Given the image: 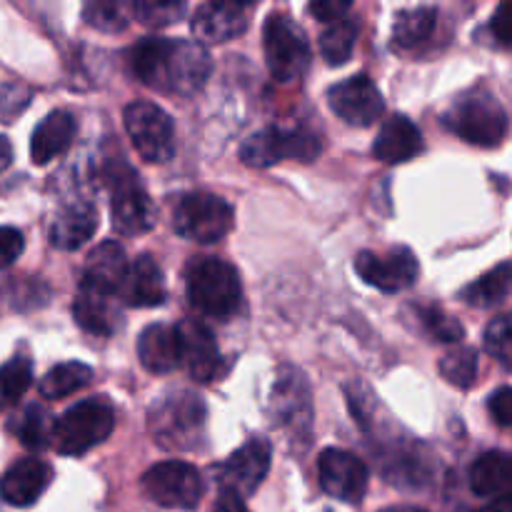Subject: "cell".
Segmentation results:
<instances>
[{
	"label": "cell",
	"mask_w": 512,
	"mask_h": 512,
	"mask_svg": "<svg viewBox=\"0 0 512 512\" xmlns=\"http://www.w3.org/2000/svg\"><path fill=\"white\" fill-rule=\"evenodd\" d=\"M135 78L163 93L193 95L210 75V55L198 40L143 38L128 53Z\"/></svg>",
	"instance_id": "obj_1"
},
{
	"label": "cell",
	"mask_w": 512,
	"mask_h": 512,
	"mask_svg": "<svg viewBox=\"0 0 512 512\" xmlns=\"http://www.w3.org/2000/svg\"><path fill=\"white\" fill-rule=\"evenodd\" d=\"M445 130L458 135L460 140L478 148H495L508 135V113L498 103L493 93L483 88H473L458 95L450 108L440 115Z\"/></svg>",
	"instance_id": "obj_2"
},
{
	"label": "cell",
	"mask_w": 512,
	"mask_h": 512,
	"mask_svg": "<svg viewBox=\"0 0 512 512\" xmlns=\"http://www.w3.org/2000/svg\"><path fill=\"white\" fill-rule=\"evenodd\" d=\"M190 305L208 318L225 320L238 313L243 285L238 270L220 258H193L185 268Z\"/></svg>",
	"instance_id": "obj_3"
},
{
	"label": "cell",
	"mask_w": 512,
	"mask_h": 512,
	"mask_svg": "<svg viewBox=\"0 0 512 512\" xmlns=\"http://www.w3.org/2000/svg\"><path fill=\"white\" fill-rule=\"evenodd\" d=\"M155 443L165 450H193L205 430V403L190 390H173L155 400L148 415Z\"/></svg>",
	"instance_id": "obj_4"
},
{
	"label": "cell",
	"mask_w": 512,
	"mask_h": 512,
	"mask_svg": "<svg viewBox=\"0 0 512 512\" xmlns=\"http://www.w3.org/2000/svg\"><path fill=\"white\" fill-rule=\"evenodd\" d=\"M115 410L108 398H88L65 410L53 425V445L60 455H85L110 438Z\"/></svg>",
	"instance_id": "obj_5"
},
{
	"label": "cell",
	"mask_w": 512,
	"mask_h": 512,
	"mask_svg": "<svg viewBox=\"0 0 512 512\" xmlns=\"http://www.w3.org/2000/svg\"><path fill=\"white\" fill-rule=\"evenodd\" d=\"M235 210L225 198L213 193H188L178 200L173 228L180 238L213 245L233 230Z\"/></svg>",
	"instance_id": "obj_6"
},
{
	"label": "cell",
	"mask_w": 512,
	"mask_h": 512,
	"mask_svg": "<svg viewBox=\"0 0 512 512\" xmlns=\"http://www.w3.org/2000/svg\"><path fill=\"white\" fill-rule=\"evenodd\" d=\"M263 50L268 70L278 83L303 78L310 65V45L300 25L285 13H270L263 28Z\"/></svg>",
	"instance_id": "obj_7"
},
{
	"label": "cell",
	"mask_w": 512,
	"mask_h": 512,
	"mask_svg": "<svg viewBox=\"0 0 512 512\" xmlns=\"http://www.w3.org/2000/svg\"><path fill=\"white\" fill-rule=\"evenodd\" d=\"M320 150H323V143L313 130H285L278 125H270V128L258 130L245 140L243 148H240V158L250 168H270V165H278L288 158L310 163V160L318 158Z\"/></svg>",
	"instance_id": "obj_8"
},
{
	"label": "cell",
	"mask_w": 512,
	"mask_h": 512,
	"mask_svg": "<svg viewBox=\"0 0 512 512\" xmlns=\"http://www.w3.org/2000/svg\"><path fill=\"white\" fill-rule=\"evenodd\" d=\"M110 190H113L110 218H113V228L118 230V235L138 238L155 228L158 208L150 200L148 190L138 183V175L125 163H118V168H113L110 173Z\"/></svg>",
	"instance_id": "obj_9"
},
{
	"label": "cell",
	"mask_w": 512,
	"mask_h": 512,
	"mask_svg": "<svg viewBox=\"0 0 512 512\" xmlns=\"http://www.w3.org/2000/svg\"><path fill=\"white\" fill-rule=\"evenodd\" d=\"M125 133L138 155L148 163H168L175 153L173 120L160 105L135 100L125 108Z\"/></svg>",
	"instance_id": "obj_10"
},
{
	"label": "cell",
	"mask_w": 512,
	"mask_h": 512,
	"mask_svg": "<svg viewBox=\"0 0 512 512\" xmlns=\"http://www.w3.org/2000/svg\"><path fill=\"white\" fill-rule=\"evenodd\" d=\"M140 488L153 503L170 510H193L203 500V475L183 460L158 463L143 475Z\"/></svg>",
	"instance_id": "obj_11"
},
{
	"label": "cell",
	"mask_w": 512,
	"mask_h": 512,
	"mask_svg": "<svg viewBox=\"0 0 512 512\" xmlns=\"http://www.w3.org/2000/svg\"><path fill=\"white\" fill-rule=\"evenodd\" d=\"M355 273L383 293H400L418 280L420 265L413 250L398 245V248H390L385 253H373V250L358 253Z\"/></svg>",
	"instance_id": "obj_12"
},
{
	"label": "cell",
	"mask_w": 512,
	"mask_h": 512,
	"mask_svg": "<svg viewBox=\"0 0 512 512\" xmlns=\"http://www.w3.org/2000/svg\"><path fill=\"white\" fill-rule=\"evenodd\" d=\"M328 105L340 120L355 128H370L385 113V100L368 75H353L328 90Z\"/></svg>",
	"instance_id": "obj_13"
},
{
	"label": "cell",
	"mask_w": 512,
	"mask_h": 512,
	"mask_svg": "<svg viewBox=\"0 0 512 512\" xmlns=\"http://www.w3.org/2000/svg\"><path fill=\"white\" fill-rule=\"evenodd\" d=\"M273 460V448L265 438H253L235 450L218 470V480L223 493H233L238 498H248L263 485L265 475Z\"/></svg>",
	"instance_id": "obj_14"
},
{
	"label": "cell",
	"mask_w": 512,
	"mask_h": 512,
	"mask_svg": "<svg viewBox=\"0 0 512 512\" xmlns=\"http://www.w3.org/2000/svg\"><path fill=\"white\" fill-rule=\"evenodd\" d=\"M320 488L343 503H360L368 490V468L358 455L340 448H328L318 458Z\"/></svg>",
	"instance_id": "obj_15"
},
{
	"label": "cell",
	"mask_w": 512,
	"mask_h": 512,
	"mask_svg": "<svg viewBox=\"0 0 512 512\" xmlns=\"http://www.w3.org/2000/svg\"><path fill=\"white\" fill-rule=\"evenodd\" d=\"M180 340V358L190 378L198 383H210L220 375V348L215 335L200 320H183L175 325Z\"/></svg>",
	"instance_id": "obj_16"
},
{
	"label": "cell",
	"mask_w": 512,
	"mask_h": 512,
	"mask_svg": "<svg viewBox=\"0 0 512 512\" xmlns=\"http://www.w3.org/2000/svg\"><path fill=\"white\" fill-rule=\"evenodd\" d=\"M53 468L38 458H23L10 465L0 478V498L15 508H28L48 490Z\"/></svg>",
	"instance_id": "obj_17"
},
{
	"label": "cell",
	"mask_w": 512,
	"mask_h": 512,
	"mask_svg": "<svg viewBox=\"0 0 512 512\" xmlns=\"http://www.w3.org/2000/svg\"><path fill=\"white\" fill-rule=\"evenodd\" d=\"M248 5L215 0L200 5L193 18V33L200 43H228L248 25Z\"/></svg>",
	"instance_id": "obj_18"
},
{
	"label": "cell",
	"mask_w": 512,
	"mask_h": 512,
	"mask_svg": "<svg viewBox=\"0 0 512 512\" xmlns=\"http://www.w3.org/2000/svg\"><path fill=\"white\" fill-rule=\"evenodd\" d=\"M120 300L130 308H155L165 303V278L160 265L150 255H140L138 260L130 263L125 283L118 290Z\"/></svg>",
	"instance_id": "obj_19"
},
{
	"label": "cell",
	"mask_w": 512,
	"mask_h": 512,
	"mask_svg": "<svg viewBox=\"0 0 512 512\" xmlns=\"http://www.w3.org/2000/svg\"><path fill=\"white\" fill-rule=\"evenodd\" d=\"M270 413H273L275 425L298 428L300 423H310V390L303 373L290 368L280 373L273 395H270Z\"/></svg>",
	"instance_id": "obj_20"
},
{
	"label": "cell",
	"mask_w": 512,
	"mask_h": 512,
	"mask_svg": "<svg viewBox=\"0 0 512 512\" xmlns=\"http://www.w3.org/2000/svg\"><path fill=\"white\" fill-rule=\"evenodd\" d=\"M73 318L85 333L113 335L120 325V308L113 293L80 283L73 303Z\"/></svg>",
	"instance_id": "obj_21"
},
{
	"label": "cell",
	"mask_w": 512,
	"mask_h": 512,
	"mask_svg": "<svg viewBox=\"0 0 512 512\" xmlns=\"http://www.w3.org/2000/svg\"><path fill=\"white\" fill-rule=\"evenodd\" d=\"M420 150H423V135L418 125L405 115H393L385 120L373 145V155L385 165L408 163Z\"/></svg>",
	"instance_id": "obj_22"
},
{
	"label": "cell",
	"mask_w": 512,
	"mask_h": 512,
	"mask_svg": "<svg viewBox=\"0 0 512 512\" xmlns=\"http://www.w3.org/2000/svg\"><path fill=\"white\" fill-rule=\"evenodd\" d=\"M130 263L125 248L118 240H105L100 243L93 253L85 260L83 280L80 283L90 285V288L105 290V293L118 295L120 285L125 283V275H128Z\"/></svg>",
	"instance_id": "obj_23"
},
{
	"label": "cell",
	"mask_w": 512,
	"mask_h": 512,
	"mask_svg": "<svg viewBox=\"0 0 512 512\" xmlns=\"http://www.w3.org/2000/svg\"><path fill=\"white\" fill-rule=\"evenodd\" d=\"M75 133H78V123H75L73 113L53 110V113L45 115L38 128L33 130V140H30V158H33V163L48 165L50 160L60 158L70 148Z\"/></svg>",
	"instance_id": "obj_24"
},
{
	"label": "cell",
	"mask_w": 512,
	"mask_h": 512,
	"mask_svg": "<svg viewBox=\"0 0 512 512\" xmlns=\"http://www.w3.org/2000/svg\"><path fill=\"white\" fill-rule=\"evenodd\" d=\"M138 358L148 373H155V375L173 373L178 365H183V358H180L178 330L163 323L148 325L138 338Z\"/></svg>",
	"instance_id": "obj_25"
},
{
	"label": "cell",
	"mask_w": 512,
	"mask_h": 512,
	"mask_svg": "<svg viewBox=\"0 0 512 512\" xmlns=\"http://www.w3.org/2000/svg\"><path fill=\"white\" fill-rule=\"evenodd\" d=\"M98 230V213L85 200L65 205L50 223V243L58 250H78Z\"/></svg>",
	"instance_id": "obj_26"
},
{
	"label": "cell",
	"mask_w": 512,
	"mask_h": 512,
	"mask_svg": "<svg viewBox=\"0 0 512 512\" xmlns=\"http://www.w3.org/2000/svg\"><path fill=\"white\" fill-rule=\"evenodd\" d=\"M470 488L480 498H508L512 495V455L490 450L470 468Z\"/></svg>",
	"instance_id": "obj_27"
},
{
	"label": "cell",
	"mask_w": 512,
	"mask_h": 512,
	"mask_svg": "<svg viewBox=\"0 0 512 512\" xmlns=\"http://www.w3.org/2000/svg\"><path fill=\"white\" fill-rule=\"evenodd\" d=\"M510 293H512V260H505V263L495 265L493 270L480 275L475 283H470L468 288L460 293V298H463L468 305H473V308H493V305L503 303Z\"/></svg>",
	"instance_id": "obj_28"
},
{
	"label": "cell",
	"mask_w": 512,
	"mask_h": 512,
	"mask_svg": "<svg viewBox=\"0 0 512 512\" xmlns=\"http://www.w3.org/2000/svg\"><path fill=\"white\" fill-rule=\"evenodd\" d=\"M90 380H93V370L85 363L70 360V363H60L53 370H48L40 380L38 390L45 400H60L83 390Z\"/></svg>",
	"instance_id": "obj_29"
},
{
	"label": "cell",
	"mask_w": 512,
	"mask_h": 512,
	"mask_svg": "<svg viewBox=\"0 0 512 512\" xmlns=\"http://www.w3.org/2000/svg\"><path fill=\"white\" fill-rule=\"evenodd\" d=\"M435 18H438V10L433 5H423V8L403 10L398 13L393 25V40L398 48H418L420 43L430 38L435 28Z\"/></svg>",
	"instance_id": "obj_30"
},
{
	"label": "cell",
	"mask_w": 512,
	"mask_h": 512,
	"mask_svg": "<svg viewBox=\"0 0 512 512\" xmlns=\"http://www.w3.org/2000/svg\"><path fill=\"white\" fill-rule=\"evenodd\" d=\"M33 383V363L23 355H15L8 363L0 365V410L10 408L28 393Z\"/></svg>",
	"instance_id": "obj_31"
},
{
	"label": "cell",
	"mask_w": 512,
	"mask_h": 512,
	"mask_svg": "<svg viewBox=\"0 0 512 512\" xmlns=\"http://www.w3.org/2000/svg\"><path fill=\"white\" fill-rule=\"evenodd\" d=\"M355 40H358V23L353 18H345L320 35V53L328 60V65H343L353 55Z\"/></svg>",
	"instance_id": "obj_32"
},
{
	"label": "cell",
	"mask_w": 512,
	"mask_h": 512,
	"mask_svg": "<svg viewBox=\"0 0 512 512\" xmlns=\"http://www.w3.org/2000/svg\"><path fill=\"white\" fill-rule=\"evenodd\" d=\"M440 375L455 388L468 390L478 378V353L473 348H465V345L450 350L440 360Z\"/></svg>",
	"instance_id": "obj_33"
},
{
	"label": "cell",
	"mask_w": 512,
	"mask_h": 512,
	"mask_svg": "<svg viewBox=\"0 0 512 512\" xmlns=\"http://www.w3.org/2000/svg\"><path fill=\"white\" fill-rule=\"evenodd\" d=\"M10 430H13V433L18 435L20 443L30 450H43L45 445H48V415H45V410L38 408V405H30V408H25L18 418H13Z\"/></svg>",
	"instance_id": "obj_34"
},
{
	"label": "cell",
	"mask_w": 512,
	"mask_h": 512,
	"mask_svg": "<svg viewBox=\"0 0 512 512\" xmlns=\"http://www.w3.org/2000/svg\"><path fill=\"white\" fill-rule=\"evenodd\" d=\"M83 18L90 28H98L103 33H120L128 28V5L115 3V0H93L83 8Z\"/></svg>",
	"instance_id": "obj_35"
},
{
	"label": "cell",
	"mask_w": 512,
	"mask_h": 512,
	"mask_svg": "<svg viewBox=\"0 0 512 512\" xmlns=\"http://www.w3.org/2000/svg\"><path fill=\"white\" fill-rule=\"evenodd\" d=\"M418 320L423 325L425 333L430 335L438 343H458L463 340L465 330L453 315H448L445 310L435 308V305H425V308H418Z\"/></svg>",
	"instance_id": "obj_36"
},
{
	"label": "cell",
	"mask_w": 512,
	"mask_h": 512,
	"mask_svg": "<svg viewBox=\"0 0 512 512\" xmlns=\"http://www.w3.org/2000/svg\"><path fill=\"white\" fill-rule=\"evenodd\" d=\"M485 350L512 373V313L500 315L485 328Z\"/></svg>",
	"instance_id": "obj_37"
},
{
	"label": "cell",
	"mask_w": 512,
	"mask_h": 512,
	"mask_svg": "<svg viewBox=\"0 0 512 512\" xmlns=\"http://www.w3.org/2000/svg\"><path fill=\"white\" fill-rule=\"evenodd\" d=\"M133 13L148 28H165L185 13V3H178V0H140V3H133Z\"/></svg>",
	"instance_id": "obj_38"
},
{
	"label": "cell",
	"mask_w": 512,
	"mask_h": 512,
	"mask_svg": "<svg viewBox=\"0 0 512 512\" xmlns=\"http://www.w3.org/2000/svg\"><path fill=\"white\" fill-rule=\"evenodd\" d=\"M33 90L20 83H0V123H13L30 108Z\"/></svg>",
	"instance_id": "obj_39"
},
{
	"label": "cell",
	"mask_w": 512,
	"mask_h": 512,
	"mask_svg": "<svg viewBox=\"0 0 512 512\" xmlns=\"http://www.w3.org/2000/svg\"><path fill=\"white\" fill-rule=\"evenodd\" d=\"M23 248V233L18 228H10V225H0V270L10 268L23 255Z\"/></svg>",
	"instance_id": "obj_40"
},
{
	"label": "cell",
	"mask_w": 512,
	"mask_h": 512,
	"mask_svg": "<svg viewBox=\"0 0 512 512\" xmlns=\"http://www.w3.org/2000/svg\"><path fill=\"white\" fill-rule=\"evenodd\" d=\"M308 10L318 20L333 25V23H340V20H345V15L353 10V3H348V0H318V3H310Z\"/></svg>",
	"instance_id": "obj_41"
},
{
	"label": "cell",
	"mask_w": 512,
	"mask_h": 512,
	"mask_svg": "<svg viewBox=\"0 0 512 512\" xmlns=\"http://www.w3.org/2000/svg\"><path fill=\"white\" fill-rule=\"evenodd\" d=\"M488 410L495 423L512 428V388H500L498 393L490 395Z\"/></svg>",
	"instance_id": "obj_42"
},
{
	"label": "cell",
	"mask_w": 512,
	"mask_h": 512,
	"mask_svg": "<svg viewBox=\"0 0 512 512\" xmlns=\"http://www.w3.org/2000/svg\"><path fill=\"white\" fill-rule=\"evenodd\" d=\"M490 30H493L495 40L500 45L512 48V3H503L495 10L493 20H490Z\"/></svg>",
	"instance_id": "obj_43"
},
{
	"label": "cell",
	"mask_w": 512,
	"mask_h": 512,
	"mask_svg": "<svg viewBox=\"0 0 512 512\" xmlns=\"http://www.w3.org/2000/svg\"><path fill=\"white\" fill-rule=\"evenodd\" d=\"M213 512H250V510L245 508L243 498H238V495L220 493V498H218V503H215Z\"/></svg>",
	"instance_id": "obj_44"
},
{
	"label": "cell",
	"mask_w": 512,
	"mask_h": 512,
	"mask_svg": "<svg viewBox=\"0 0 512 512\" xmlns=\"http://www.w3.org/2000/svg\"><path fill=\"white\" fill-rule=\"evenodd\" d=\"M10 163H13V145H10V140L5 138V135H0V173H3Z\"/></svg>",
	"instance_id": "obj_45"
},
{
	"label": "cell",
	"mask_w": 512,
	"mask_h": 512,
	"mask_svg": "<svg viewBox=\"0 0 512 512\" xmlns=\"http://www.w3.org/2000/svg\"><path fill=\"white\" fill-rule=\"evenodd\" d=\"M478 512H512V495H508V498L493 500V503H488L485 508H480Z\"/></svg>",
	"instance_id": "obj_46"
},
{
	"label": "cell",
	"mask_w": 512,
	"mask_h": 512,
	"mask_svg": "<svg viewBox=\"0 0 512 512\" xmlns=\"http://www.w3.org/2000/svg\"><path fill=\"white\" fill-rule=\"evenodd\" d=\"M380 512H425L423 508H415V505H393V508H385Z\"/></svg>",
	"instance_id": "obj_47"
}]
</instances>
